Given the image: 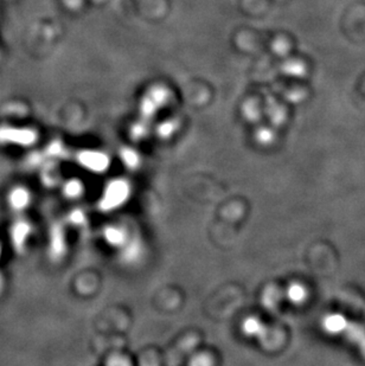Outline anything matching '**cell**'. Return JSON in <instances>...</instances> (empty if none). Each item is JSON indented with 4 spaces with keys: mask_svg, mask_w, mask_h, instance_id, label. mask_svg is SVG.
<instances>
[{
    "mask_svg": "<svg viewBox=\"0 0 365 366\" xmlns=\"http://www.w3.org/2000/svg\"><path fill=\"white\" fill-rule=\"evenodd\" d=\"M123 161H125V164L128 165V166H131V168H135L137 166V163H138V158H137V154L135 153L131 152V151H126L125 154L123 156Z\"/></svg>",
    "mask_w": 365,
    "mask_h": 366,
    "instance_id": "7c38bea8",
    "label": "cell"
},
{
    "mask_svg": "<svg viewBox=\"0 0 365 366\" xmlns=\"http://www.w3.org/2000/svg\"><path fill=\"white\" fill-rule=\"evenodd\" d=\"M78 161L80 164L89 171L101 172L106 171L109 165V159L104 153L94 152V151H85L78 156Z\"/></svg>",
    "mask_w": 365,
    "mask_h": 366,
    "instance_id": "3957f363",
    "label": "cell"
},
{
    "mask_svg": "<svg viewBox=\"0 0 365 366\" xmlns=\"http://www.w3.org/2000/svg\"><path fill=\"white\" fill-rule=\"evenodd\" d=\"M242 332L249 338H259L266 332V326L259 318H247L242 323Z\"/></svg>",
    "mask_w": 365,
    "mask_h": 366,
    "instance_id": "8992f818",
    "label": "cell"
},
{
    "mask_svg": "<svg viewBox=\"0 0 365 366\" xmlns=\"http://www.w3.org/2000/svg\"><path fill=\"white\" fill-rule=\"evenodd\" d=\"M31 235V226L27 222L20 221L13 224L11 231V240L17 247L23 248Z\"/></svg>",
    "mask_w": 365,
    "mask_h": 366,
    "instance_id": "5b68a950",
    "label": "cell"
},
{
    "mask_svg": "<svg viewBox=\"0 0 365 366\" xmlns=\"http://www.w3.org/2000/svg\"><path fill=\"white\" fill-rule=\"evenodd\" d=\"M1 252H3V249H1V245H0V257H1Z\"/></svg>",
    "mask_w": 365,
    "mask_h": 366,
    "instance_id": "4fadbf2b",
    "label": "cell"
},
{
    "mask_svg": "<svg viewBox=\"0 0 365 366\" xmlns=\"http://www.w3.org/2000/svg\"><path fill=\"white\" fill-rule=\"evenodd\" d=\"M106 366H132V364L131 360L125 355H116L108 359Z\"/></svg>",
    "mask_w": 365,
    "mask_h": 366,
    "instance_id": "8fae6325",
    "label": "cell"
},
{
    "mask_svg": "<svg viewBox=\"0 0 365 366\" xmlns=\"http://www.w3.org/2000/svg\"><path fill=\"white\" fill-rule=\"evenodd\" d=\"M131 187L126 180L116 179L108 184L99 206L102 211L116 210L130 198Z\"/></svg>",
    "mask_w": 365,
    "mask_h": 366,
    "instance_id": "6da1fadb",
    "label": "cell"
},
{
    "mask_svg": "<svg viewBox=\"0 0 365 366\" xmlns=\"http://www.w3.org/2000/svg\"><path fill=\"white\" fill-rule=\"evenodd\" d=\"M85 191V187L80 180H69L63 187V192L68 199H77L81 197Z\"/></svg>",
    "mask_w": 365,
    "mask_h": 366,
    "instance_id": "ba28073f",
    "label": "cell"
},
{
    "mask_svg": "<svg viewBox=\"0 0 365 366\" xmlns=\"http://www.w3.org/2000/svg\"><path fill=\"white\" fill-rule=\"evenodd\" d=\"M8 205L15 212H24L30 208L32 195L25 187H15L10 190L6 197Z\"/></svg>",
    "mask_w": 365,
    "mask_h": 366,
    "instance_id": "7a4b0ae2",
    "label": "cell"
},
{
    "mask_svg": "<svg viewBox=\"0 0 365 366\" xmlns=\"http://www.w3.org/2000/svg\"><path fill=\"white\" fill-rule=\"evenodd\" d=\"M287 297L293 304H300L303 302L305 297H306V292H305L304 287L300 286V285H292L289 287V292H287Z\"/></svg>",
    "mask_w": 365,
    "mask_h": 366,
    "instance_id": "9c48e42d",
    "label": "cell"
},
{
    "mask_svg": "<svg viewBox=\"0 0 365 366\" xmlns=\"http://www.w3.org/2000/svg\"><path fill=\"white\" fill-rule=\"evenodd\" d=\"M188 366H215L214 359L212 355H207V353H200V355H195L191 358Z\"/></svg>",
    "mask_w": 365,
    "mask_h": 366,
    "instance_id": "30bf717a",
    "label": "cell"
},
{
    "mask_svg": "<svg viewBox=\"0 0 365 366\" xmlns=\"http://www.w3.org/2000/svg\"><path fill=\"white\" fill-rule=\"evenodd\" d=\"M1 139L4 142H17V144H22V145H27L34 142V137L30 132H4L1 134Z\"/></svg>",
    "mask_w": 365,
    "mask_h": 366,
    "instance_id": "52a82bcc",
    "label": "cell"
},
{
    "mask_svg": "<svg viewBox=\"0 0 365 366\" xmlns=\"http://www.w3.org/2000/svg\"><path fill=\"white\" fill-rule=\"evenodd\" d=\"M104 238L112 247H125L127 242V233L123 228L109 225L104 230Z\"/></svg>",
    "mask_w": 365,
    "mask_h": 366,
    "instance_id": "277c9868",
    "label": "cell"
}]
</instances>
